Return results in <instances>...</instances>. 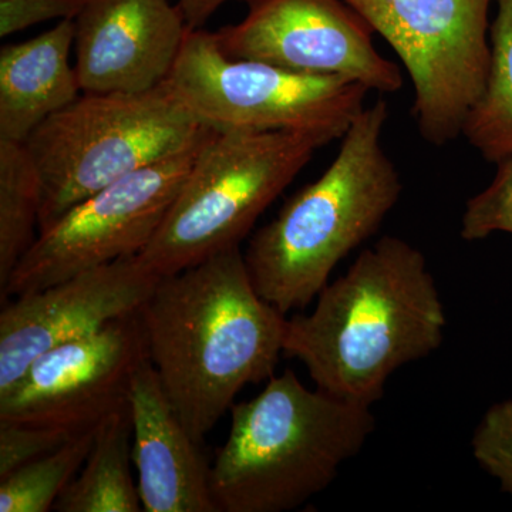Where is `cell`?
Returning <instances> with one entry per match:
<instances>
[{
    "instance_id": "obj_16",
    "label": "cell",
    "mask_w": 512,
    "mask_h": 512,
    "mask_svg": "<svg viewBox=\"0 0 512 512\" xmlns=\"http://www.w3.org/2000/svg\"><path fill=\"white\" fill-rule=\"evenodd\" d=\"M130 406L110 414L96 429L92 450L82 470L64 488L53 510L59 512L143 511L131 477Z\"/></svg>"
},
{
    "instance_id": "obj_9",
    "label": "cell",
    "mask_w": 512,
    "mask_h": 512,
    "mask_svg": "<svg viewBox=\"0 0 512 512\" xmlns=\"http://www.w3.org/2000/svg\"><path fill=\"white\" fill-rule=\"evenodd\" d=\"M201 144L103 188L39 231L0 288L2 303L140 255L187 180Z\"/></svg>"
},
{
    "instance_id": "obj_8",
    "label": "cell",
    "mask_w": 512,
    "mask_h": 512,
    "mask_svg": "<svg viewBox=\"0 0 512 512\" xmlns=\"http://www.w3.org/2000/svg\"><path fill=\"white\" fill-rule=\"evenodd\" d=\"M389 43L413 84V117L426 143L463 134L491 63V0H345Z\"/></svg>"
},
{
    "instance_id": "obj_1",
    "label": "cell",
    "mask_w": 512,
    "mask_h": 512,
    "mask_svg": "<svg viewBox=\"0 0 512 512\" xmlns=\"http://www.w3.org/2000/svg\"><path fill=\"white\" fill-rule=\"evenodd\" d=\"M140 315L150 362L198 443L284 353L288 319L256 291L239 247L161 276Z\"/></svg>"
},
{
    "instance_id": "obj_24",
    "label": "cell",
    "mask_w": 512,
    "mask_h": 512,
    "mask_svg": "<svg viewBox=\"0 0 512 512\" xmlns=\"http://www.w3.org/2000/svg\"><path fill=\"white\" fill-rule=\"evenodd\" d=\"M228 2L231 0H177L190 29H202L214 13Z\"/></svg>"
},
{
    "instance_id": "obj_17",
    "label": "cell",
    "mask_w": 512,
    "mask_h": 512,
    "mask_svg": "<svg viewBox=\"0 0 512 512\" xmlns=\"http://www.w3.org/2000/svg\"><path fill=\"white\" fill-rule=\"evenodd\" d=\"M497 5L487 82L461 134L493 164L512 158V0H497Z\"/></svg>"
},
{
    "instance_id": "obj_4",
    "label": "cell",
    "mask_w": 512,
    "mask_h": 512,
    "mask_svg": "<svg viewBox=\"0 0 512 512\" xmlns=\"http://www.w3.org/2000/svg\"><path fill=\"white\" fill-rule=\"evenodd\" d=\"M370 409L308 389L292 370L272 376L229 410L228 439L211 466L218 511H291L322 493L375 430Z\"/></svg>"
},
{
    "instance_id": "obj_12",
    "label": "cell",
    "mask_w": 512,
    "mask_h": 512,
    "mask_svg": "<svg viewBox=\"0 0 512 512\" xmlns=\"http://www.w3.org/2000/svg\"><path fill=\"white\" fill-rule=\"evenodd\" d=\"M160 278L140 255L128 256L3 303L0 394L43 353L140 313Z\"/></svg>"
},
{
    "instance_id": "obj_23",
    "label": "cell",
    "mask_w": 512,
    "mask_h": 512,
    "mask_svg": "<svg viewBox=\"0 0 512 512\" xmlns=\"http://www.w3.org/2000/svg\"><path fill=\"white\" fill-rule=\"evenodd\" d=\"M86 0H0V36L32 28L47 20H74Z\"/></svg>"
},
{
    "instance_id": "obj_2",
    "label": "cell",
    "mask_w": 512,
    "mask_h": 512,
    "mask_svg": "<svg viewBox=\"0 0 512 512\" xmlns=\"http://www.w3.org/2000/svg\"><path fill=\"white\" fill-rule=\"evenodd\" d=\"M446 326L426 256L387 235L320 291L311 313L288 319L284 355L316 389L372 407L394 372L440 349Z\"/></svg>"
},
{
    "instance_id": "obj_15",
    "label": "cell",
    "mask_w": 512,
    "mask_h": 512,
    "mask_svg": "<svg viewBox=\"0 0 512 512\" xmlns=\"http://www.w3.org/2000/svg\"><path fill=\"white\" fill-rule=\"evenodd\" d=\"M74 20L0 50V138L26 143L30 134L82 94L76 69Z\"/></svg>"
},
{
    "instance_id": "obj_20",
    "label": "cell",
    "mask_w": 512,
    "mask_h": 512,
    "mask_svg": "<svg viewBox=\"0 0 512 512\" xmlns=\"http://www.w3.org/2000/svg\"><path fill=\"white\" fill-rule=\"evenodd\" d=\"M495 165L493 181L466 202L460 227L464 241H481L495 232L512 234V158Z\"/></svg>"
},
{
    "instance_id": "obj_7",
    "label": "cell",
    "mask_w": 512,
    "mask_h": 512,
    "mask_svg": "<svg viewBox=\"0 0 512 512\" xmlns=\"http://www.w3.org/2000/svg\"><path fill=\"white\" fill-rule=\"evenodd\" d=\"M175 96L215 131H291L342 140L365 110L363 84L232 59L215 33L190 29L167 80Z\"/></svg>"
},
{
    "instance_id": "obj_19",
    "label": "cell",
    "mask_w": 512,
    "mask_h": 512,
    "mask_svg": "<svg viewBox=\"0 0 512 512\" xmlns=\"http://www.w3.org/2000/svg\"><path fill=\"white\" fill-rule=\"evenodd\" d=\"M96 429L77 434L52 453L0 480V512L53 510L64 488L72 483L86 463Z\"/></svg>"
},
{
    "instance_id": "obj_10",
    "label": "cell",
    "mask_w": 512,
    "mask_h": 512,
    "mask_svg": "<svg viewBox=\"0 0 512 512\" xmlns=\"http://www.w3.org/2000/svg\"><path fill=\"white\" fill-rule=\"evenodd\" d=\"M237 25L215 32L222 52L311 76L343 77L370 92L403 87L399 66L380 55L373 32L345 0H248Z\"/></svg>"
},
{
    "instance_id": "obj_14",
    "label": "cell",
    "mask_w": 512,
    "mask_h": 512,
    "mask_svg": "<svg viewBox=\"0 0 512 512\" xmlns=\"http://www.w3.org/2000/svg\"><path fill=\"white\" fill-rule=\"evenodd\" d=\"M133 441L144 512H220L211 491V466L164 392L148 360L128 394Z\"/></svg>"
},
{
    "instance_id": "obj_18",
    "label": "cell",
    "mask_w": 512,
    "mask_h": 512,
    "mask_svg": "<svg viewBox=\"0 0 512 512\" xmlns=\"http://www.w3.org/2000/svg\"><path fill=\"white\" fill-rule=\"evenodd\" d=\"M43 184L25 143L0 138V288L37 238Z\"/></svg>"
},
{
    "instance_id": "obj_6",
    "label": "cell",
    "mask_w": 512,
    "mask_h": 512,
    "mask_svg": "<svg viewBox=\"0 0 512 512\" xmlns=\"http://www.w3.org/2000/svg\"><path fill=\"white\" fill-rule=\"evenodd\" d=\"M328 144L325 137L291 131H212L140 258L165 276L239 247L266 208Z\"/></svg>"
},
{
    "instance_id": "obj_13",
    "label": "cell",
    "mask_w": 512,
    "mask_h": 512,
    "mask_svg": "<svg viewBox=\"0 0 512 512\" xmlns=\"http://www.w3.org/2000/svg\"><path fill=\"white\" fill-rule=\"evenodd\" d=\"M190 28L171 0H86L74 19L83 93H141L170 77Z\"/></svg>"
},
{
    "instance_id": "obj_11",
    "label": "cell",
    "mask_w": 512,
    "mask_h": 512,
    "mask_svg": "<svg viewBox=\"0 0 512 512\" xmlns=\"http://www.w3.org/2000/svg\"><path fill=\"white\" fill-rule=\"evenodd\" d=\"M150 360L140 313L43 353L8 392L0 420L83 431L128 406L131 384Z\"/></svg>"
},
{
    "instance_id": "obj_3",
    "label": "cell",
    "mask_w": 512,
    "mask_h": 512,
    "mask_svg": "<svg viewBox=\"0 0 512 512\" xmlns=\"http://www.w3.org/2000/svg\"><path fill=\"white\" fill-rule=\"evenodd\" d=\"M387 120L386 100L366 106L318 180L249 241L244 258L256 291L284 315L308 308L399 202L402 177L383 146Z\"/></svg>"
},
{
    "instance_id": "obj_21",
    "label": "cell",
    "mask_w": 512,
    "mask_h": 512,
    "mask_svg": "<svg viewBox=\"0 0 512 512\" xmlns=\"http://www.w3.org/2000/svg\"><path fill=\"white\" fill-rule=\"evenodd\" d=\"M471 450L477 463L512 497V400L495 403L485 412Z\"/></svg>"
},
{
    "instance_id": "obj_22",
    "label": "cell",
    "mask_w": 512,
    "mask_h": 512,
    "mask_svg": "<svg viewBox=\"0 0 512 512\" xmlns=\"http://www.w3.org/2000/svg\"><path fill=\"white\" fill-rule=\"evenodd\" d=\"M77 431L0 420V480L76 437Z\"/></svg>"
},
{
    "instance_id": "obj_5",
    "label": "cell",
    "mask_w": 512,
    "mask_h": 512,
    "mask_svg": "<svg viewBox=\"0 0 512 512\" xmlns=\"http://www.w3.org/2000/svg\"><path fill=\"white\" fill-rule=\"evenodd\" d=\"M167 82L141 93H82L30 134L42 177L39 231L103 188L200 146L212 133Z\"/></svg>"
}]
</instances>
